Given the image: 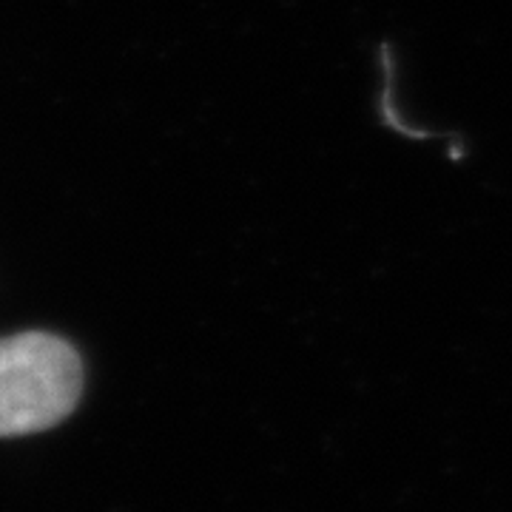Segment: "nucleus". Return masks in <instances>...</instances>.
I'll list each match as a JSON object with an SVG mask.
<instances>
[{
	"mask_svg": "<svg viewBox=\"0 0 512 512\" xmlns=\"http://www.w3.org/2000/svg\"><path fill=\"white\" fill-rule=\"evenodd\" d=\"M80 359L52 333L0 339V439L55 427L80 399Z\"/></svg>",
	"mask_w": 512,
	"mask_h": 512,
	"instance_id": "nucleus-1",
	"label": "nucleus"
}]
</instances>
